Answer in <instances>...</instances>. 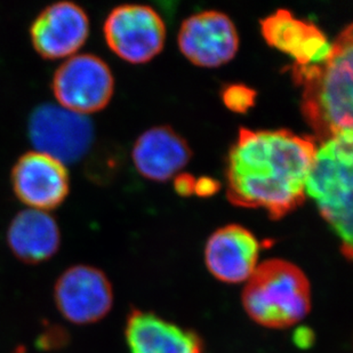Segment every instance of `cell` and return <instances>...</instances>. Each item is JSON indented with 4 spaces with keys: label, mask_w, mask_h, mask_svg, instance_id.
I'll list each match as a JSON object with an SVG mask.
<instances>
[{
    "label": "cell",
    "mask_w": 353,
    "mask_h": 353,
    "mask_svg": "<svg viewBox=\"0 0 353 353\" xmlns=\"http://www.w3.org/2000/svg\"><path fill=\"white\" fill-rule=\"evenodd\" d=\"M316 150L314 137L241 128L228 157V199L236 206L263 208L271 220L283 219L305 201Z\"/></svg>",
    "instance_id": "1"
},
{
    "label": "cell",
    "mask_w": 353,
    "mask_h": 353,
    "mask_svg": "<svg viewBox=\"0 0 353 353\" xmlns=\"http://www.w3.org/2000/svg\"><path fill=\"white\" fill-rule=\"evenodd\" d=\"M352 26H347L332 43L326 60L293 67L294 80L303 88L302 114L316 142L352 130Z\"/></svg>",
    "instance_id": "2"
},
{
    "label": "cell",
    "mask_w": 353,
    "mask_h": 353,
    "mask_svg": "<svg viewBox=\"0 0 353 353\" xmlns=\"http://www.w3.org/2000/svg\"><path fill=\"white\" fill-rule=\"evenodd\" d=\"M241 302L254 323L270 330H286L310 314V280L290 261H264L245 283Z\"/></svg>",
    "instance_id": "3"
},
{
    "label": "cell",
    "mask_w": 353,
    "mask_h": 353,
    "mask_svg": "<svg viewBox=\"0 0 353 353\" xmlns=\"http://www.w3.org/2000/svg\"><path fill=\"white\" fill-rule=\"evenodd\" d=\"M352 140L347 130L321 142L305 182V196L314 200L347 260L352 257Z\"/></svg>",
    "instance_id": "4"
},
{
    "label": "cell",
    "mask_w": 353,
    "mask_h": 353,
    "mask_svg": "<svg viewBox=\"0 0 353 353\" xmlns=\"http://www.w3.org/2000/svg\"><path fill=\"white\" fill-rule=\"evenodd\" d=\"M28 134L34 150L72 163L85 156L94 139V126L87 114L59 103L45 102L34 108L28 120Z\"/></svg>",
    "instance_id": "5"
},
{
    "label": "cell",
    "mask_w": 353,
    "mask_h": 353,
    "mask_svg": "<svg viewBox=\"0 0 353 353\" xmlns=\"http://www.w3.org/2000/svg\"><path fill=\"white\" fill-rule=\"evenodd\" d=\"M52 90L59 104L88 114L107 107L114 95V79L110 68L101 57L76 53L57 67Z\"/></svg>",
    "instance_id": "6"
},
{
    "label": "cell",
    "mask_w": 353,
    "mask_h": 353,
    "mask_svg": "<svg viewBox=\"0 0 353 353\" xmlns=\"http://www.w3.org/2000/svg\"><path fill=\"white\" fill-rule=\"evenodd\" d=\"M104 37L116 55L132 64L147 63L163 50L166 26L145 5H121L104 21Z\"/></svg>",
    "instance_id": "7"
},
{
    "label": "cell",
    "mask_w": 353,
    "mask_h": 353,
    "mask_svg": "<svg viewBox=\"0 0 353 353\" xmlns=\"http://www.w3.org/2000/svg\"><path fill=\"white\" fill-rule=\"evenodd\" d=\"M57 310L70 323L90 325L109 314L114 305V288L103 271L77 264L68 268L54 286Z\"/></svg>",
    "instance_id": "8"
},
{
    "label": "cell",
    "mask_w": 353,
    "mask_h": 353,
    "mask_svg": "<svg viewBox=\"0 0 353 353\" xmlns=\"http://www.w3.org/2000/svg\"><path fill=\"white\" fill-rule=\"evenodd\" d=\"M181 53L196 67L219 68L239 48V34L227 14L203 10L183 21L179 32Z\"/></svg>",
    "instance_id": "9"
},
{
    "label": "cell",
    "mask_w": 353,
    "mask_h": 353,
    "mask_svg": "<svg viewBox=\"0 0 353 353\" xmlns=\"http://www.w3.org/2000/svg\"><path fill=\"white\" fill-rule=\"evenodd\" d=\"M10 180L17 198L36 210L59 206L70 188L65 165L37 150L28 151L19 157L12 168Z\"/></svg>",
    "instance_id": "10"
},
{
    "label": "cell",
    "mask_w": 353,
    "mask_h": 353,
    "mask_svg": "<svg viewBox=\"0 0 353 353\" xmlns=\"http://www.w3.org/2000/svg\"><path fill=\"white\" fill-rule=\"evenodd\" d=\"M90 34V19L83 7L70 0L50 3L31 24L34 47L46 59H63L77 53Z\"/></svg>",
    "instance_id": "11"
},
{
    "label": "cell",
    "mask_w": 353,
    "mask_h": 353,
    "mask_svg": "<svg viewBox=\"0 0 353 353\" xmlns=\"http://www.w3.org/2000/svg\"><path fill=\"white\" fill-rule=\"evenodd\" d=\"M261 245L246 228L230 224L220 228L207 240L205 263L221 283H247L259 265Z\"/></svg>",
    "instance_id": "12"
},
{
    "label": "cell",
    "mask_w": 353,
    "mask_h": 353,
    "mask_svg": "<svg viewBox=\"0 0 353 353\" xmlns=\"http://www.w3.org/2000/svg\"><path fill=\"white\" fill-rule=\"evenodd\" d=\"M125 337L130 353H203V340L196 332L150 311H130Z\"/></svg>",
    "instance_id": "13"
},
{
    "label": "cell",
    "mask_w": 353,
    "mask_h": 353,
    "mask_svg": "<svg viewBox=\"0 0 353 353\" xmlns=\"http://www.w3.org/2000/svg\"><path fill=\"white\" fill-rule=\"evenodd\" d=\"M261 28L267 43L293 57L295 65L320 63L332 50V43L314 24L296 19L286 10L261 21Z\"/></svg>",
    "instance_id": "14"
},
{
    "label": "cell",
    "mask_w": 353,
    "mask_h": 353,
    "mask_svg": "<svg viewBox=\"0 0 353 353\" xmlns=\"http://www.w3.org/2000/svg\"><path fill=\"white\" fill-rule=\"evenodd\" d=\"M191 157L187 141L167 126L152 127L141 134L132 152L137 172L154 182L170 180L187 166Z\"/></svg>",
    "instance_id": "15"
},
{
    "label": "cell",
    "mask_w": 353,
    "mask_h": 353,
    "mask_svg": "<svg viewBox=\"0 0 353 353\" xmlns=\"http://www.w3.org/2000/svg\"><path fill=\"white\" fill-rule=\"evenodd\" d=\"M7 243L22 262L41 263L53 257L60 248V227L48 210L28 207L10 221Z\"/></svg>",
    "instance_id": "16"
},
{
    "label": "cell",
    "mask_w": 353,
    "mask_h": 353,
    "mask_svg": "<svg viewBox=\"0 0 353 353\" xmlns=\"http://www.w3.org/2000/svg\"><path fill=\"white\" fill-rule=\"evenodd\" d=\"M224 104L234 112H246L253 107L255 92L243 85H231L223 90Z\"/></svg>",
    "instance_id": "17"
},
{
    "label": "cell",
    "mask_w": 353,
    "mask_h": 353,
    "mask_svg": "<svg viewBox=\"0 0 353 353\" xmlns=\"http://www.w3.org/2000/svg\"><path fill=\"white\" fill-rule=\"evenodd\" d=\"M295 342H296L297 347H310L311 343L314 342V335H312L310 330H302V328H301V330H297L296 334H295Z\"/></svg>",
    "instance_id": "18"
}]
</instances>
